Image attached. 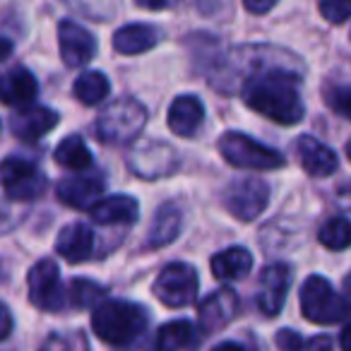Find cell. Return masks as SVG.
<instances>
[{"instance_id": "obj_8", "label": "cell", "mask_w": 351, "mask_h": 351, "mask_svg": "<svg viewBox=\"0 0 351 351\" xmlns=\"http://www.w3.org/2000/svg\"><path fill=\"white\" fill-rule=\"evenodd\" d=\"M269 202V186L260 178L234 181L224 193V207L239 221H253L265 212Z\"/></svg>"}, {"instance_id": "obj_17", "label": "cell", "mask_w": 351, "mask_h": 351, "mask_svg": "<svg viewBox=\"0 0 351 351\" xmlns=\"http://www.w3.org/2000/svg\"><path fill=\"white\" fill-rule=\"evenodd\" d=\"M169 128L181 137L195 135V130L205 121V106L197 97L193 94H183V97L173 99V104L169 106Z\"/></svg>"}, {"instance_id": "obj_1", "label": "cell", "mask_w": 351, "mask_h": 351, "mask_svg": "<svg viewBox=\"0 0 351 351\" xmlns=\"http://www.w3.org/2000/svg\"><path fill=\"white\" fill-rule=\"evenodd\" d=\"M243 101L255 113L279 125H296L306 113L296 89V75L284 68L250 75L243 82Z\"/></svg>"}, {"instance_id": "obj_18", "label": "cell", "mask_w": 351, "mask_h": 351, "mask_svg": "<svg viewBox=\"0 0 351 351\" xmlns=\"http://www.w3.org/2000/svg\"><path fill=\"white\" fill-rule=\"evenodd\" d=\"M89 212H92V219L104 226L132 224V221H137V215H140V205L130 195H111L104 197V200H97Z\"/></svg>"}, {"instance_id": "obj_37", "label": "cell", "mask_w": 351, "mask_h": 351, "mask_svg": "<svg viewBox=\"0 0 351 351\" xmlns=\"http://www.w3.org/2000/svg\"><path fill=\"white\" fill-rule=\"evenodd\" d=\"M212 351H245L241 344H236V341H221V344H217Z\"/></svg>"}, {"instance_id": "obj_12", "label": "cell", "mask_w": 351, "mask_h": 351, "mask_svg": "<svg viewBox=\"0 0 351 351\" xmlns=\"http://www.w3.org/2000/svg\"><path fill=\"white\" fill-rule=\"evenodd\" d=\"M289 284H291V269L284 263L267 265L260 274V289H258V306L265 315L274 317L282 313L284 301H287Z\"/></svg>"}, {"instance_id": "obj_16", "label": "cell", "mask_w": 351, "mask_h": 351, "mask_svg": "<svg viewBox=\"0 0 351 351\" xmlns=\"http://www.w3.org/2000/svg\"><path fill=\"white\" fill-rule=\"evenodd\" d=\"M39 94V82L27 68H12L0 75V104L29 106Z\"/></svg>"}, {"instance_id": "obj_33", "label": "cell", "mask_w": 351, "mask_h": 351, "mask_svg": "<svg viewBox=\"0 0 351 351\" xmlns=\"http://www.w3.org/2000/svg\"><path fill=\"white\" fill-rule=\"evenodd\" d=\"M12 332V313L8 311L5 303H0V341L8 339Z\"/></svg>"}, {"instance_id": "obj_5", "label": "cell", "mask_w": 351, "mask_h": 351, "mask_svg": "<svg viewBox=\"0 0 351 351\" xmlns=\"http://www.w3.org/2000/svg\"><path fill=\"white\" fill-rule=\"evenodd\" d=\"M219 152L236 169L272 171L284 166V156L277 149L243 135V132H224L219 137Z\"/></svg>"}, {"instance_id": "obj_31", "label": "cell", "mask_w": 351, "mask_h": 351, "mask_svg": "<svg viewBox=\"0 0 351 351\" xmlns=\"http://www.w3.org/2000/svg\"><path fill=\"white\" fill-rule=\"evenodd\" d=\"M303 337L293 330H279L277 332V346L282 351H301L303 349Z\"/></svg>"}, {"instance_id": "obj_29", "label": "cell", "mask_w": 351, "mask_h": 351, "mask_svg": "<svg viewBox=\"0 0 351 351\" xmlns=\"http://www.w3.org/2000/svg\"><path fill=\"white\" fill-rule=\"evenodd\" d=\"M320 15L332 25H344L351 15V0H320Z\"/></svg>"}, {"instance_id": "obj_23", "label": "cell", "mask_w": 351, "mask_h": 351, "mask_svg": "<svg viewBox=\"0 0 351 351\" xmlns=\"http://www.w3.org/2000/svg\"><path fill=\"white\" fill-rule=\"evenodd\" d=\"M253 269V255L245 248H229L221 250L212 258V272L221 282H236V279H243Z\"/></svg>"}, {"instance_id": "obj_22", "label": "cell", "mask_w": 351, "mask_h": 351, "mask_svg": "<svg viewBox=\"0 0 351 351\" xmlns=\"http://www.w3.org/2000/svg\"><path fill=\"white\" fill-rule=\"evenodd\" d=\"M159 44V32L149 25H125L113 36V49L123 56L147 53Z\"/></svg>"}, {"instance_id": "obj_9", "label": "cell", "mask_w": 351, "mask_h": 351, "mask_svg": "<svg viewBox=\"0 0 351 351\" xmlns=\"http://www.w3.org/2000/svg\"><path fill=\"white\" fill-rule=\"evenodd\" d=\"M29 301L41 311L56 313L65 306V291L60 284L58 265L53 260H39L29 269Z\"/></svg>"}, {"instance_id": "obj_35", "label": "cell", "mask_w": 351, "mask_h": 351, "mask_svg": "<svg viewBox=\"0 0 351 351\" xmlns=\"http://www.w3.org/2000/svg\"><path fill=\"white\" fill-rule=\"evenodd\" d=\"M135 3L145 10H166L173 0H135Z\"/></svg>"}, {"instance_id": "obj_14", "label": "cell", "mask_w": 351, "mask_h": 351, "mask_svg": "<svg viewBox=\"0 0 351 351\" xmlns=\"http://www.w3.org/2000/svg\"><path fill=\"white\" fill-rule=\"evenodd\" d=\"M239 311V296L231 289H219V291L210 293L205 301L197 308V320L205 332L221 330L226 322H231V317Z\"/></svg>"}, {"instance_id": "obj_10", "label": "cell", "mask_w": 351, "mask_h": 351, "mask_svg": "<svg viewBox=\"0 0 351 351\" xmlns=\"http://www.w3.org/2000/svg\"><path fill=\"white\" fill-rule=\"evenodd\" d=\"M128 166L142 178H156V176L173 173V169L178 166V156L173 147L166 142H142L128 154Z\"/></svg>"}, {"instance_id": "obj_11", "label": "cell", "mask_w": 351, "mask_h": 351, "mask_svg": "<svg viewBox=\"0 0 351 351\" xmlns=\"http://www.w3.org/2000/svg\"><path fill=\"white\" fill-rule=\"evenodd\" d=\"M58 46L60 58L70 68H82L97 56V39L92 32L73 20H63L58 25Z\"/></svg>"}, {"instance_id": "obj_36", "label": "cell", "mask_w": 351, "mask_h": 351, "mask_svg": "<svg viewBox=\"0 0 351 351\" xmlns=\"http://www.w3.org/2000/svg\"><path fill=\"white\" fill-rule=\"evenodd\" d=\"M12 56V41H8L5 36H0V63L8 60Z\"/></svg>"}, {"instance_id": "obj_20", "label": "cell", "mask_w": 351, "mask_h": 351, "mask_svg": "<svg viewBox=\"0 0 351 351\" xmlns=\"http://www.w3.org/2000/svg\"><path fill=\"white\" fill-rule=\"evenodd\" d=\"M94 234L87 224H68L56 239V253L68 263H82L92 255Z\"/></svg>"}, {"instance_id": "obj_13", "label": "cell", "mask_w": 351, "mask_h": 351, "mask_svg": "<svg viewBox=\"0 0 351 351\" xmlns=\"http://www.w3.org/2000/svg\"><path fill=\"white\" fill-rule=\"evenodd\" d=\"M296 156L301 161L303 171L308 176H315V178L332 176L337 171V166H339V159H337L335 152L311 135H301L296 140Z\"/></svg>"}, {"instance_id": "obj_27", "label": "cell", "mask_w": 351, "mask_h": 351, "mask_svg": "<svg viewBox=\"0 0 351 351\" xmlns=\"http://www.w3.org/2000/svg\"><path fill=\"white\" fill-rule=\"evenodd\" d=\"M317 239H320V243L325 245V248L344 250L351 241V229H349L346 217H335V219L327 221L320 229V234H317Z\"/></svg>"}, {"instance_id": "obj_15", "label": "cell", "mask_w": 351, "mask_h": 351, "mask_svg": "<svg viewBox=\"0 0 351 351\" xmlns=\"http://www.w3.org/2000/svg\"><path fill=\"white\" fill-rule=\"evenodd\" d=\"M60 116L53 111V108H46V106H29L25 111L15 113L10 121V130L15 132L20 140L25 142H36L51 132L56 125H58Z\"/></svg>"}, {"instance_id": "obj_28", "label": "cell", "mask_w": 351, "mask_h": 351, "mask_svg": "<svg viewBox=\"0 0 351 351\" xmlns=\"http://www.w3.org/2000/svg\"><path fill=\"white\" fill-rule=\"evenodd\" d=\"M104 293H106L104 287L89 282V279H75V282L70 284L68 296L75 308H89V306H97V303L104 298Z\"/></svg>"}, {"instance_id": "obj_7", "label": "cell", "mask_w": 351, "mask_h": 351, "mask_svg": "<svg viewBox=\"0 0 351 351\" xmlns=\"http://www.w3.org/2000/svg\"><path fill=\"white\" fill-rule=\"evenodd\" d=\"M0 183L12 200H36L46 191V176L32 161L17 156L0 161Z\"/></svg>"}, {"instance_id": "obj_3", "label": "cell", "mask_w": 351, "mask_h": 351, "mask_svg": "<svg viewBox=\"0 0 351 351\" xmlns=\"http://www.w3.org/2000/svg\"><path fill=\"white\" fill-rule=\"evenodd\" d=\"M147 125V108L137 99H118L108 104L94 123V132L106 145L132 142Z\"/></svg>"}, {"instance_id": "obj_30", "label": "cell", "mask_w": 351, "mask_h": 351, "mask_svg": "<svg viewBox=\"0 0 351 351\" xmlns=\"http://www.w3.org/2000/svg\"><path fill=\"white\" fill-rule=\"evenodd\" d=\"M325 101L335 108L339 116H351V89L346 84H332V89H325Z\"/></svg>"}, {"instance_id": "obj_25", "label": "cell", "mask_w": 351, "mask_h": 351, "mask_svg": "<svg viewBox=\"0 0 351 351\" xmlns=\"http://www.w3.org/2000/svg\"><path fill=\"white\" fill-rule=\"evenodd\" d=\"M193 322L191 320H171L156 332L154 349L156 351H181L193 341Z\"/></svg>"}, {"instance_id": "obj_4", "label": "cell", "mask_w": 351, "mask_h": 351, "mask_svg": "<svg viewBox=\"0 0 351 351\" xmlns=\"http://www.w3.org/2000/svg\"><path fill=\"white\" fill-rule=\"evenodd\" d=\"M301 313L306 320L317 322V325H335V322L346 320L349 306L325 277L313 274L301 287Z\"/></svg>"}, {"instance_id": "obj_19", "label": "cell", "mask_w": 351, "mask_h": 351, "mask_svg": "<svg viewBox=\"0 0 351 351\" xmlns=\"http://www.w3.org/2000/svg\"><path fill=\"white\" fill-rule=\"evenodd\" d=\"M183 224V212L176 202H164L152 219L149 234H147V248H164L171 241L178 239Z\"/></svg>"}, {"instance_id": "obj_2", "label": "cell", "mask_w": 351, "mask_h": 351, "mask_svg": "<svg viewBox=\"0 0 351 351\" xmlns=\"http://www.w3.org/2000/svg\"><path fill=\"white\" fill-rule=\"evenodd\" d=\"M147 313L130 301H104L94 308L92 330L111 346H128L145 332Z\"/></svg>"}, {"instance_id": "obj_32", "label": "cell", "mask_w": 351, "mask_h": 351, "mask_svg": "<svg viewBox=\"0 0 351 351\" xmlns=\"http://www.w3.org/2000/svg\"><path fill=\"white\" fill-rule=\"evenodd\" d=\"M243 5L253 15H265V12H269L277 5V0H243Z\"/></svg>"}, {"instance_id": "obj_38", "label": "cell", "mask_w": 351, "mask_h": 351, "mask_svg": "<svg viewBox=\"0 0 351 351\" xmlns=\"http://www.w3.org/2000/svg\"><path fill=\"white\" fill-rule=\"evenodd\" d=\"M349 335H351V332H349V327L344 325V330H341V335H339V344H341V351H351V349H349Z\"/></svg>"}, {"instance_id": "obj_24", "label": "cell", "mask_w": 351, "mask_h": 351, "mask_svg": "<svg viewBox=\"0 0 351 351\" xmlns=\"http://www.w3.org/2000/svg\"><path fill=\"white\" fill-rule=\"evenodd\" d=\"M75 99L84 106H97L111 92V82L108 77L101 73V70H89V73H82L73 84Z\"/></svg>"}, {"instance_id": "obj_34", "label": "cell", "mask_w": 351, "mask_h": 351, "mask_svg": "<svg viewBox=\"0 0 351 351\" xmlns=\"http://www.w3.org/2000/svg\"><path fill=\"white\" fill-rule=\"evenodd\" d=\"M301 351H332V339L330 337H313V339L303 341Z\"/></svg>"}, {"instance_id": "obj_21", "label": "cell", "mask_w": 351, "mask_h": 351, "mask_svg": "<svg viewBox=\"0 0 351 351\" xmlns=\"http://www.w3.org/2000/svg\"><path fill=\"white\" fill-rule=\"evenodd\" d=\"M104 183L99 178H68L58 183V200L75 210H87L101 197Z\"/></svg>"}, {"instance_id": "obj_6", "label": "cell", "mask_w": 351, "mask_h": 351, "mask_svg": "<svg viewBox=\"0 0 351 351\" xmlns=\"http://www.w3.org/2000/svg\"><path fill=\"white\" fill-rule=\"evenodd\" d=\"M200 279L188 263H171L154 279V296L169 308H186L197 298Z\"/></svg>"}, {"instance_id": "obj_26", "label": "cell", "mask_w": 351, "mask_h": 351, "mask_svg": "<svg viewBox=\"0 0 351 351\" xmlns=\"http://www.w3.org/2000/svg\"><path fill=\"white\" fill-rule=\"evenodd\" d=\"M56 161H58L60 166H65V169L84 171L92 166V154H89L82 137L70 135V137H65L58 145V149H56Z\"/></svg>"}]
</instances>
